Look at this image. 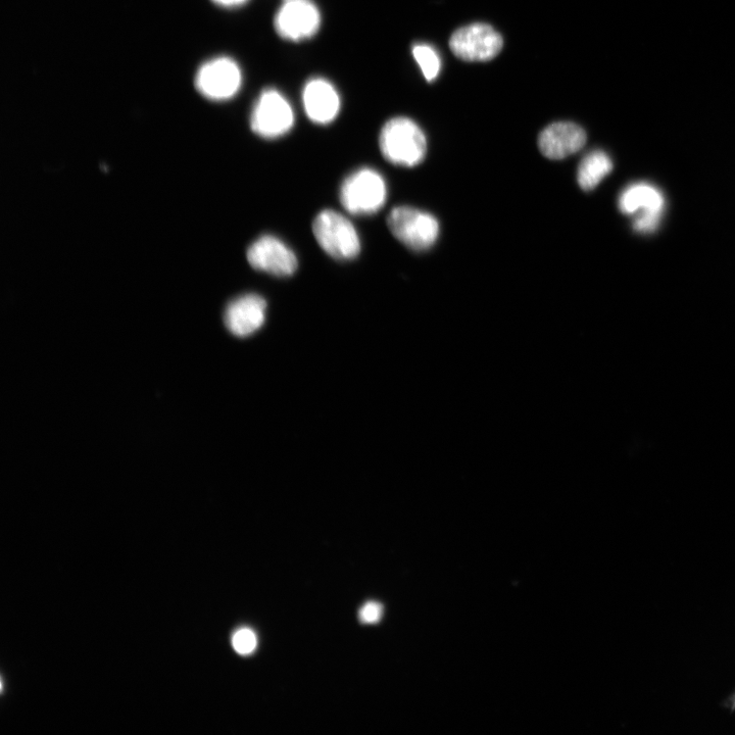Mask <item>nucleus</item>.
I'll list each match as a JSON object with an SVG mask.
<instances>
[{
    "instance_id": "10",
    "label": "nucleus",
    "mask_w": 735,
    "mask_h": 735,
    "mask_svg": "<svg viewBox=\"0 0 735 735\" xmlns=\"http://www.w3.org/2000/svg\"><path fill=\"white\" fill-rule=\"evenodd\" d=\"M303 105L307 117L315 124L332 123L341 109L340 95L327 79L316 77L304 86Z\"/></svg>"
},
{
    "instance_id": "8",
    "label": "nucleus",
    "mask_w": 735,
    "mask_h": 735,
    "mask_svg": "<svg viewBox=\"0 0 735 735\" xmlns=\"http://www.w3.org/2000/svg\"><path fill=\"white\" fill-rule=\"evenodd\" d=\"M241 85V69L234 60L227 57L207 62L195 78L196 88L209 100L218 102L230 100L240 90Z\"/></svg>"
},
{
    "instance_id": "14",
    "label": "nucleus",
    "mask_w": 735,
    "mask_h": 735,
    "mask_svg": "<svg viewBox=\"0 0 735 735\" xmlns=\"http://www.w3.org/2000/svg\"><path fill=\"white\" fill-rule=\"evenodd\" d=\"M613 170L611 158L603 151L588 154L577 172L579 186L585 191L595 189Z\"/></svg>"
},
{
    "instance_id": "18",
    "label": "nucleus",
    "mask_w": 735,
    "mask_h": 735,
    "mask_svg": "<svg viewBox=\"0 0 735 735\" xmlns=\"http://www.w3.org/2000/svg\"><path fill=\"white\" fill-rule=\"evenodd\" d=\"M383 607L378 603H368L360 611V619L365 623H376L380 620Z\"/></svg>"
},
{
    "instance_id": "19",
    "label": "nucleus",
    "mask_w": 735,
    "mask_h": 735,
    "mask_svg": "<svg viewBox=\"0 0 735 735\" xmlns=\"http://www.w3.org/2000/svg\"><path fill=\"white\" fill-rule=\"evenodd\" d=\"M213 2L223 8H237L249 2V0H213Z\"/></svg>"
},
{
    "instance_id": "4",
    "label": "nucleus",
    "mask_w": 735,
    "mask_h": 735,
    "mask_svg": "<svg viewBox=\"0 0 735 735\" xmlns=\"http://www.w3.org/2000/svg\"><path fill=\"white\" fill-rule=\"evenodd\" d=\"M387 226L392 235L415 252L432 248L439 235V224L435 217L411 207L391 210Z\"/></svg>"
},
{
    "instance_id": "16",
    "label": "nucleus",
    "mask_w": 735,
    "mask_h": 735,
    "mask_svg": "<svg viewBox=\"0 0 735 735\" xmlns=\"http://www.w3.org/2000/svg\"><path fill=\"white\" fill-rule=\"evenodd\" d=\"M234 650L240 655H250L257 647V637L254 631L248 628L238 630L232 639Z\"/></svg>"
},
{
    "instance_id": "13",
    "label": "nucleus",
    "mask_w": 735,
    "mask_h": 735,
    "mask_svg": "<svg viewBox=\"0 0 735 735\" xmlns=\"http://www.w3.org/2000/svg\"><path fill=\"white\" fill-rule=\"evenodd\" d=\"M665 208L663 193L648 183H634L620 195L619 209L625 215H660Z\"/></svg>"
},
{
    "instance_id": "6",
    "label": "nucleus",
    "mask_w": 735,
    "mask_h": 735,
    "mask_svg": "<svg viewBox=\"0 0 735 735\" xmlns=\"http://www.w3.org/2000/svg\"><path fill=\"white\" fill-rule=\"evenodd\" d=\"M502 35L492 26L475 23L458 29L450 39L453 54L465 62H487L502 51Z\"/></svg>"
},
{
    "instance_id": "5",
    "label": "nucleus",
    "mask_w": 735,
    "mask_h": 735,
    "mask_svg": "<svg viewBox=\"0 0 735 735\" xmlns=\"http://www.w3.org/2000/svg\"><path fill=\"white\" fill-rule=\"evenodd\" d=\"M293 109L287 98L275 88L264 89L253 107L250 125L252 131L265 139H276L287 134L294 125Z\"/></svg>"
},
{
    "instance_id": "15",
    "label": "nucleus",
    "mask_w": 735,
    "mask_h": 735,
    "mask_svg": "<svg viewBox=\"0 0 735 735\" xmlns=\"http://www.w3.org/2000/svg\"><path fill=\"white\" fill-rule=\"evenodd\" d=\"M413 57L419 65L425 79L434 81L440 71V59L435 49L429 44L418 43L413 46Z\"/></svg>"
},
{
    "instance_id": "12",
    "label": "nucleus",
    "mask_w": 735,
    "mask_h": 735,
    "mask_svg": "<svg viewBox=\"0 0 735 735\" xmlns=\"http://www.w3.org/2000/svg\"><path fill=\"white\" fill-rule=\"evenodd\" d=\"M267 302L258 294L251 293L232 301L225 311L228 330L239 337L257 332L265 323Z\"/></svg>"
},
{
    "instance_id": "2",
    "label": "nucleus",
    "mask_w": 735,
    "mask_h": 735,
    "mask_svg": "<svg viewBox=\"0 0 735 735\" xmlns=\"http://www.w3.org/2000/svg\"><path fill=\"white\" fill-rule=\"evenodd\" d=\"M386 199L385 179L371 168H361L349 175L339 191L342 207L358 216L376 214L383 208Z\"/></svg>"
},
{
    "instance_id": "17",
    "label": "nucleus",
    "mask_w": 735,
    "mask_h": 735,
    "mask_svg": "<svg viewBox=\"0 0 735 735\" xmlns=\"http://www.w3.org/2000/svg\"><path fill=\"white\" fill-rule=\"evenodd\" d=\"M661 217L659 215H639L633 222V229L642 234L653 233L659 227Z\"/></svg>"
},
{
    "instance_id": "1",
    "label": "nucleus",
    "mask_w": 735,
    "mask_h": 735,
    "mask_svg": "<svg viewBox=\"0 0 735 735\" xmlns=\"http://www.w3.org/2000/svg\"><path fill=\"white\" fill-rule=\"evenodd\" d=\"M381 154L390 164L413 168L427 153V140L417 123L407 117L388 120L379 135Z\"/></svg>"
},
{
    "instance_id": "3",
    "label": "nucleus",
    "mask_w": 735,
    "mask_h": 735,
    "mask_svg": "<svg viewBox=\"0 0 735 735\" xmlns=\"http://www.w3.org/2000/svg\"><path fill=\"white\" fill-rule=\"evenodd\" d=\"M313 233L322 250L335 260L351 261L361 253V240L355 226L336 211L320 212L313 221Z\"/></svg>"
},
{
    "instance_id": "7",
    "label": "nucleus",
    "mask_w": 735,
    "mask_h": 735,
    "mask_svg": "<svg viewBox=\"0 0 735 735\" xmlns=\"http://www.w3.org/2000/svg\"><path fill=\"white\" fill-rule=\"evenodd\" d=\"M321 22L320 10L310 0H284L275 15L274 28L284 40L299 42L316 35Z\"/></svg>"
},
{
    "instance_id": "11",
    "label": "nucleus",
    "mask_w": 735,
    "mask_h": 735,
    "mask_svg": "<svg viewBox=\"0 0 735 735\" xmlns=\"http://www.w3.org/2000/svg\"><path fill=\"white\" fill-rule=\"evenodd\" d=\"M586 133L572 122H557L543 130L539 150L550 160H563L578 153L586 143Z\"/></svg>"
},
{
    "instance_id": "9",
    "label": "nucleus",
    "mask_w": 735,
    "mask_h": 735,
    "mask_svg": "<svg viewBox=\"0 0 735 735\" xmlns=\"http://www.w3.org/2000/svg\"><path fill=\"white\" fill-rule=\"evenodd\" d=\"M247 258L254 269L276 277L292 276L299 267L297 255L288 245L269 234L251 244Z\"/></svg>"
}]
</instances>
